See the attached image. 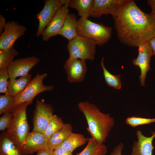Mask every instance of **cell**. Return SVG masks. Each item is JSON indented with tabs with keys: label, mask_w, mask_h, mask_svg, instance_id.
Here are the masks:
<instances>
[{
	"label": "cell",
	"mask_w": 155,
	"mask_h": 155,
	"mask_svg": "<svg viewBox=\"0 0 155 155\" xmlns=\"http://www.w3.org/2000/svg\"><path fill=\"white\" fill-rule=\"evenodd\" d=\"M112 16L117 37L125 45L138 47L155 36V15L144 12L133 0H126Z\"/></svg>",
	"instance_id": "1"
},
{
	"label": "cell",
	"mask_w": 155,
	"mask_h": 155,
	"mask_svg": "<svg viewBox=\"0 0 155 155\" xmlns=\"http://www.w3.org/2000/svg\"><path fill=\"white\" fill-rule=\"evenodd\" d=\"M78 107L86 118L88 125L86 129L92 137L103 143L114 125L113 118L109 114L102 113L95 105L88 101L79 102Z\"/></svg>",
	"instance_id": "2"
},
{
	"label": "cell",
	"mask_w": 155,
	"mask_h": 155,
	"mask_svg": "<svg viewBox=\"0 0 155 155\" xmlns=\"http://www.w3.org/2000/svg\"><path fill=\"white\" fill-rule=\"evenodd\" d=\"M30 104L23 103L16 107L12 112L13 117L6 132L21 150L30 133L26 115V108Z\"/></svg>",
	"instance_id": "3"
},
{
	"label": "cell",
	"mask_w": 155,
	"mask_h": 155,
	"mask_svg": "<svg viewBox=\"0 0 155 155\" xmlns=\"http://www.w3.org/2000/svg\"><path fill=\"white\" fill-rule=\"evenodd\" d=\"M112 30L111 27L94 22L87 19L80 18L78 20V35L93 39L99 46L109 40Z\"/></svg>",
	"instance_id": "4"
},
{
	"label": "cell",
	"mask_w": 155,
	"mask_h": 155,
	"mask_svg": "<svg viewBox=\"0 0 155 155\" xmlns=\"http://www.w3.org/2000/svg\"><path fill=\"white\" fill-rule=\"evenodd\" d=\"M97 44L93 39L78 35L67 44V47L69 53L68 59H79L93 61Z\"/></svg>",
	"instance_id": "5"
},
{
	"label": "cell",
	"mask_w": 155,
	"mask_h": 155,
	"mask_svg": "<svg viewBox=\"0 0 155 155\" xmlns=\"http://www.w3.org/2000/svg\"><path fill=\"white\" fill-rule=\"evenodd\" d=\"M47 76L46 73L41 74L38 73L31 80L25 89L14 97L15 107L25 102L31 104L33 99L38 94L44 92L52 91L54 88L53 86H46L43 84L44 80Z\"/></svg>",
	"instance_id": "6"
},
{
	"label": "cell",
	"mask_w": 155,
	"mask_h": 155,
	"mask_svg": "<svg viewBox=\"0 0 155 155\" xmlns=\"http://www.w3.org/2000/svg\"><path fill=\"white\" fill-rule=\"evenodd\" d=\"M26 28L18 22H7L0 36V50L12 48L16 40L25 33Z\"/></svg>",
	"instance_id": "7"
},
{
	"label": "cell",
	"mask_w": 155,
	"mask_h": 155,
	"mask_svg": "<svg viewBox=\"0 0 155 155\" xmlns=\"http://www.w3.org/2000/svg\"><path fill=\"white\" fill-rule=\"evenodd\" d=\"M65 0H46L41 11L36 16L38 19L39 25L36 34L37 36L42 35L44 30L50 23L58 10L65 5Z\"/></svg>",
	"instance_id": "8"
},
{
	"label": "cell",
	"mask_w": 155,
	"mask_h": 155,
	"mask_svg": "<svg viewBox=\"0 0 155 155\" xmlns=\"http://www.w3.org/2000/svg\"><path fill=\"white\" fill-rule=\"evenodd\" d=\"M53 108L50 104L37 100L33 119V131L44 133L53 115Z\"/></svg>",
	"instance_id": "9"
},
{
	"label": "cell",
	"mask_w": 155,
	"mask_h": 155,
	"mask_svg": "<svg viewBox=\"0 0 155 155\" xmlns=\"http://www.w3.org/2000/svg\"><path fill=\"white\" fill-rule=\"evenodd\" d=\"M67 79L70 83H79L84 79L87 70L85 60L68 59L63 66Z\"/></svg>",
	"instance_id": "10"
},
{
	"label": "cell",
	"mask_w": 155,
	"mask_h": 155,
	"mask_svg": "<svg viewBox=\"0 0 155 155\" xmlns=\"http://www.w3.org/2000/svg\"><path fill=\"white\" fill-rule=\"evenodd\" d=\"M138 55L136 58L132 61L133 64L139 67L141 70L139 79L141 85L144 86L146 74L150 69V61L153 56L149 42L138 47Z\"/></svg>",
	"instance_id": "11"
},
{
	"label": "cell",
	"mask_w": 155,
	"mask_h": 155,
	"mask_svg": "<svg viewBox=\"0 0 155 155\" xmlns=\"http://www.w3.org/2000/svg\"><path fill=\"white\" fill-rule=\"evenodd\" d=\"M39 61V59L34 56L14 60L7 68L10 80L28 74L29 71Z\"/></svg>",
	"instance_id": "12"
},
{
	"label": "cell",
	"mask_w": 155,
	"mask_h": 155,
	"mask_svg": "<svg viewBox=\"0 0 155 155\" xmlns=\"http://www.w3.org/2000/svg\"><path fill=\"white\" fill-rule=\"evenodd\" d=\"M48 143L44 133L33 130L28 134L21 150L24 155L32 154L48 148Z\"/></svg>",
	"instance_id": "13"
},
{
	"label": "cell",
	"mask_w": 155,
	"mask_h": 155,
	"mask_svg": "<svg viewBox=\"0 0 155 155\" xmlns=\"http://www.w3.org/2000/svg\"><path fill=\"white\" fill-rule=\"evenodd\" d=\"M68 7L62 5L56 13L42 33L43 40L47 41L51 37L59 34L69 14Z\"/></svg>",
	"instance_id": "14"
},
{
	"label": "cell",
	"mask_w": 155,
	"mask_h": 155,
	"mask_svg": "<svg viewBox=\"0 0 155 155\" xmlns=\"http://www.w3.org/2000/svg\"><path fill=\"white\" fill-rule=\"evenodd\" d=\"M126 0H94L90 16L99 18L103 15H113Z\"/></svg>",
	"instance_id": "15"
},
{
	"label": "cell",
	"mask_w": 155,
	"mask_h": 155,
	"mask_svg": "<svg viewBox=\"0 0 155 155\" xmlns=\"http://www.w3.org/2000/svg\"><path fill=\"white\" fill-rule=\"evenodd\" d=\"M152 133V136L147 137L143 134L141 130L137 131L138 140L133 143L131 155H152L154 148L152 141L155 137V131Z\"/></svg>",
	"instance_id": "16"
},
{
	"label": "cell",
	"mask_w": 155,
	"mask_h": 155,
	"mask_svg": "<svg viewBox=\"0 0 155 155\" xmlns=\"http://www.w3.org/2000/svg\"><path fill=\"white\" fill-rule=\"evenodd\" d=\"M0 155H24L6 132H3L0 135Z\"/></svg>",
	"instance_id": "17"
},
{
	"label": "cell",
	"mask_w": 155,
	"mask_h": 155,
	"mask_svg": "<svg viewBox=\"0 0 155 155\" xmlns=\"http://www.w3.org/2000/svg\"><path fill=\"white\" fill-rule=\"evenodd\" d=\"M78 20L75 15L69 14L59 34L70 41L78 35L77 32Z\"/></svg>",
	"instance_id": "18"
},
{
	"label": "cell",
	"mask_w": 155,
	"mask_h": 155,
	"mask_svg": "<svg viewBox=\"0 0 155 155\" xmlns=\"http://www.w3.org/2000/svg\"><path fill=\"white\" fill-rule=\"evenodd\" d=\"M31 75L30 74L20 77L19 78L8 81V93L10 96L15 97L22 92L31 80Z\"/></svg>",
	"instance_id": "19"
},
{
	"label": "cell",
	"mask_w": 155,
	"mask_h": 155,
	"mask_svg": "<svg viewBox=\"0 0 155 155\" xmlns=\"http://www.w3.org/2000/svg\"><path fill=\"white\" fill-rule=\"evenodd\" d=\"M70 123H65L62 127L51 137L48 140V148L54 150L59 146L72 132Z\"/></svg>",
	"instance_id": "20"
},
{
	"label": "cell",
	"mask_w": 155,
	"mask_h": 155,
	"mask_svg": "<svg viewBox=\"0 0 155 155\" xmlns=\"http://www.w3.org/2000/svg\"><path fill=\"white\" fill-rule=\"evenodd\" d=\"M89 139L82 134L72 132L59 146L72 153L76 148L88 142Z\"/></svg>",
	"instance_id": "21"
},
{
	"label": "cell",
	"mask_w": 155,
	"mask_h": 155,
	"mask_svg": "<svg viewBox=\"0 0 155 155\" xmlns=\"http://www.w3.org/2000/svg\"><path fill=\"white\" fill-rule=\"evenodd\" d=\"M94 2V0H70L69 6L76 10L80 18L88 19Z\"/></svg>",
	"instance_id": "22"
},
{
	"label": "cell",
	"mask_w": 155,
	"mask_h": 155,
	"mask_svg": "<svg viewBox=\"0 0 155 155\" xmlns=\"http://www.w3.org/2000/svg\"><path fill=\"white\" fill-rule=\"evenodd\" d=\"M107 149L103 143L97 142L94 139H89L87 146L76 155H106Z\"/></svg>",
	"instance_id": "23"
},
{
	"label": "cell",
	"mask_w": 155,
	"mask_h": 155,
	"mask_svg": "<svg viewBox=\"0 0 155 155\" xmlns=\"http://www.w3.org/2000/svg\"><path fill=\"white\" fill-rule=\"evenodd\" d=\"M104 58L103 57L101 61L100 65L103 70V74L107 85L116 89H121L122 82L121 80V75H113L105 68L104 62Z\"/></svg>",
	"instance_id": "24"
},
{
	"label": "cell",
	"mask_w": 155,
	"mask_h": 155,
	"mask_svg": "<svg viewBox=\"0 0 155 155\" xmlns=\"http://www.w3.org/2000/svg\"><path fill=\"white\" fill-rule=\"evenodd\" d=\"M18 54V52L13 48L0 50V69H7Z\"/></svg>",
	"instance_id": "25"
},
{
	"label": "cell",
	"mask_w": 155,
	"mask_h": 155,
	"mask_svg": "<svg viewBox=\"0 0 155 155\" xmlns=\"http://www.w3.org/2000/svg\"><path fill=\"white\" fill-rule=\"evenodd\" d=\"M64 124L61 118L56 115H54L44 133L48 140L52 135L62 127Z\"/></svg>",
	"instance_id": "26"
},
{
	"label": "cell",
	"mask_w": 155,
	"mask_h": 155,
	"mask_svg": "<svg viewBox=\"0 0 155 155\" xmlns=\"http://www.w3.org/2000/svg\"><path fill=\"white\" fill-rule=\"evenodd\" d=\"M14 97L8 94L0 96V114L12 112L15 108Z\"/></svg>",
	"instance_id": "27"
},
{
	"label": "cell",
	"mask_w": 155,
	"mask_h": 155,
	"mask_svg": "<svg viewBox=\"0 0 155 155\" xmlns=\"http://www.w3.org/2000/svg\"><path fill=\"white\" fill-rule=\"evenodd\" d=\"M126 123L133 127H135L140 125L149 124L155 122V118L148 119L136 117H132L127 118Z\"/></svg>",
	"instance_id": "28"
},
{
	"label": "cell",
	"mask_w": 155,
	"mask_h": 155,
	"mask_svg": "<svg viewBox=\"0 0 155 155\" xmlns=\"http://www.w3.org/2000/svg\"><path fill=\"white\" fill-rule=\"evenodd\" d=\"M9 76L7 69H0V92L5 94H8L7 86L8 81L7 80Z\"/></svg>",
	"instance_id": "29"
},
{
	"label": "cell",
	"mask_w": 155,
	"mask_h": 155,
	"mask_svg": "<svg viewBox=\"0 0 155 155\" xmlns=\"http://www.w3.org/2000/svg\"><path fill=\"white\" fill-rule=\"evenodd\" d=\"M13 117L12 112H7L0 118V130L4 132L8 129L11 125Z\"/></svg>",
	"instance_id": "30"
},
{
	"label": "cell",
	"mask_w": 155,
	"mask_h": 155,
	"mask_svg": "<svg viewBox=\"0 0 155 155\" xmlns=\"http://www.w3.org/2000/svg\"><path fill=\"white\" fill-rule=\"evenodd\" d=\"M72 153L62 146H59L54 149L53 155H73Z\"/></svg>",
	"instance_id": "31"
},
{
	"label": "cell",
	"mask_w": 155,
	"mask_h": 155,
	"mask_svg": "<svg viewBox=\"0 0 155 155\" xmlns=\"http://www.w3.org/2000/svg\"><path fill=\"white\" fill-rule=\"evenodd\" d=\"M123 148V144L120 143L115 148L110 155H122V152Z\"/></svg>",
	"instance_id": "32"
},
{
	"label": "cell",
	"mask_w": 155,
	"mask_h": 155,
	"mask_svg": "<svg viewBox=\"0 0 155 155\" xmlns=\"http://www.w3.org/2000/svg\"><path fill=\"white\" fill-rule=\"evenodd\" d=\"M54 150L47 148L37 152V155H53Z\"/></svg>",
	"instance_id": "33"
},
{
	"label": "cell",
	"mask_w": 155,
	"mask_h": 155,
	"mask_svg": "<svg viewBox=\"0 0 155 155\" xmlns=\"http://www.w3.org/2000/svg\"><path fill=\"white\" fill-rule=\"evenodd\" d=\"M147 2L151 9L150 13L155 15V0H148Z\"/></svg>",
	"instance_id": "34"
},
{
	"label": "cell",
	"mask_w": 155,
	"mask_h": 155,
	"mask_svg": "<svg viewBox=\"0 0 155 155\" xmlns=\"http://www.w3.org/2000/svg\"><path fill=\"white\" fill-rule=\"evenodd\" d=\"M5 20L2 15H0V33L1 34L3 32L4 28L6 24Z\"/></svg>",
	"instance_id": "35"
},
{
	"label": "cell",
	"mask_w": 155,
	"mask_h": 155,
	"mask_svg": "<svg viewBox=\"0 0 155 155\" xmlns=\"http://www.w3.org/2000/svg\"><path fill=\"white\" fill-rule=\"evenodd\" d=\"M149 42L152 49L153 56L155 55V36Z\"/></svg>",
	"instance_id": "36"
}]
</instances>
